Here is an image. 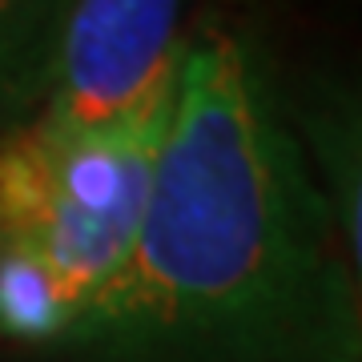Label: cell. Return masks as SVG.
<instances>
[{
  "instance_id": "1",
  "label": "cell",
  "mask_w": 362,
  "mask_h": 362,
  "mask_svg": "<svg viewBox=\"0 0 362 362\" xmlns=\"http://www.w3.org/2000/svg\"><path fill=\"white\" fill-rule=\"evenodd\" d=\"M69 362H362V302L242 21L189 25L137 250L57 346Z\"/></svg>"
},
{
  "instance_id": "2",
  "label": "cell",
  "mask_w": 362,
  "mask_h": 362,
  "mask_svg": "<svg viewBox=\"0 0 362 362\" xmlns=\"http://www.w3.org/2000/svg\"><path fill=\"white\" fill-rule=\"evenodd\" d=\"M173 89L89 137H0V338L57 346L129 266Z\"/></svg>"
},
{
  "instance_id": "3",
  "label": "cell",
  "mask_w": 362,
  "mask_h": 362,
  "mask_svg": "<svg viewBox=\"0 0 362 362\" xmlns=\"http://www.w3.org/2000/svg\"><path fill=\"white\" fill-rule=\"evenodd\" d=\"M189 25V0H73L25 121L57 141L117 125L177 81Z\"/></svg>"
},
{
  "instance_id": "4",
  "label": "cell",
  "mask_w": 362,
  "mask_h": 362,
  "mask_svg": "<svg viewBox=\"0 0 362 362\" xmlns=\"http://www.w3.org/2000/svg\"><path fill=\"white\" fill-rule=\"evenodd\" d=\"M286 117L334 218L362 302V65L310 69L282 81Z\"/></svg>"
},
{
  "instance_id": "5",
  "label": "cell",
  "mask_w": 362,
  "mask_h": 362,
  "mask_svg": "<svg viewBox=\"0 0 362 362\" xmlns=\"http://www.w3.org/2000/svg\"><path fill=\"white\" fill-rule=\"evenodd\" d=\"M73 0H0V137L40 101Z\"/></svg>"
}]
</instances>
